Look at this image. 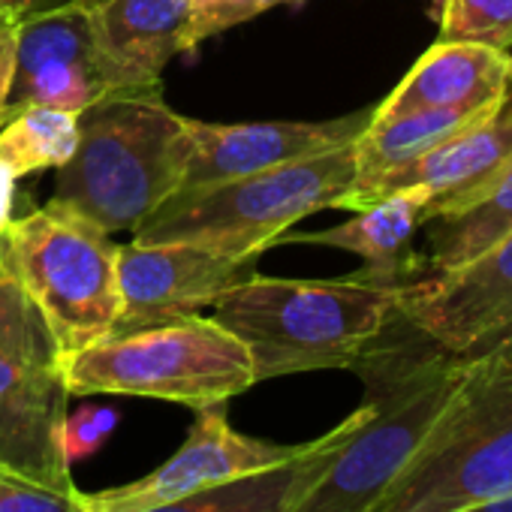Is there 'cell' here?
<instances>
[{
    "label": "cell",
    "instance_id": "ba28073f",
    "mask_svg": "<svg viewBox=\"0 0 512 512\" xmlns=\"http://www.w3.org/2000/svg\"><path fill=\"white\" fill-rule=\"evenodd\" d=\"M395 314L449 356L497 353L512 341V232L464 266L401 284Z\"/></svg>",
    "mask_w": 512,
    "mask_h": 512
},
{
    "label": "cell",
    "instance_id": "4dcf8cb0",
    "mask_svg": "<svg viewBox=\"0 0 512 512\" xmlns=\"http://www.w3.org/2000/svg\"><path fill=\"white\" fill-rule=\"evenodd\" d=\"M497 353H500V356H503V359H506V362L512 365V341H509V344H503V347H500Z\"/></svg>",
    "mask_w": 512,
    "mask_h": 512
},
{
    "label": "cell",
    "instance_id": "603a6c76",
    "mask_svg": "<svg viewBox=\"0 0 512 512\" xmlns=\"http://www.w3.org/2000/svg\"><path fill=\"white\" fill-rule=\"evenodd\" d=\"M440 40L509 49L512 46V0H443Z\"/></svg>",
    "mask_w": 512,
    "mask_h": 512
},
{
    "label": "cell",
    "instance_id": "8992f818",
    "mask_svg": "<svg viewBox=\"0 0 512 512\" xmlns=\"http://www.w3.org/2000/svg\"><path fill=\"white\" fill-rule=\"evenodd\" d=\"M70 395H133L193 410L247 392L253 362L214 317H184L151 329L109 335L55 359Z\"/></svg>",
    "mask_w": 512,
    "mask_h": 512
},
{
    "label": "cell",
    "instance_id": "9c48e42d",
    "mask_svg": "<svg viewBox=\"0 0 512 512\" xmlns=\"http://www.w3.org/2000/svg\"><path fill=\"white\" fill-rule=\"evenodd\" d=\"M308 443H269L260 437L241 434L226 419V404L196 410V422L187 440L151 473L106 491L85 494L82 512H142L266 467H278L296 458Z\"/></svg>",
    "mask_w": 512,
    "mask_h": 512
},
{
    "label": "cell",
    "instance_id": "2e32d148",
    "mask_svg": "<svg viewBox=\"0 0 512 512\" xmlns=\"http://www.w3.org/2000/svg\"><path fill=\"white\" fill-rule=\"evenodd\" d=\"M509 88L512 58L506 49L437 40L374 109V118L416 109H485L503 103Z\"/></svg>",
    "mask_w": 512,
    "mask_h": 512
},
{
    "label": "cell",
    "instance_id": "9a60e30c",
    "mask_svg": "<svg viewBox=\"0 0 512 512\" xmlns=\"http://www.w3.org/2000/svg\"><path fill=\"white\" fill-rule=\"evenodd\" d=\"M371 115L374 109L335 121H256V124L190 121L193 157L178 190L253 175L356 142L368 127Z\"/></svg>",
    "mask_w": 512,
    "mask_h": 512
},
{
    "label": "cell",
    "instance_id": "7a4b0ae2",
    "mask_svg": "<svg viewBox=\"0 0 512 512\" xmlns=\"http://www.w3.org/2000/svg\"><path fill=\"white\" fill-rule=\"evenodd\" d=\"M190 157V118L160 94L103 97L79 115V145L49 205L106 235L136 229L181 187Z\"/></svg>",
    "mask_w": 512,
    "mask_h": 512
},
{
    "label": "cell",
    "instance_id": "83f0119b",
    "mask_svg": "<svg viewBox=\"0 0 512 512\" xmlns=\"http://www.w3.org/2000/svg\"><path fill=\"white\" fill-rule=\"evenodd\" d=\"M13 202H16V172L0 157V238L13 226Z\"/></svg>",
    "mask_w": 512,
    "mask_h": 512
},
{
    "label": "cell",
    "instance_id": "5bb4252c",
    "mask_svg": "<svg viewBox=\"0 0 512 512\" xmlns=\"http://www.w3.org/2000/svg\"><path fill=\"white\" fill-rule=\"evenodd\" d=\"M106 97L94 67L88 10L76 0L19 19L10 112L49 106L82 115Z\"/></svg>",
    "mask_w": 512,
    "mask_h": 512
},
{
    "label": "cell",
    "instance_id": "ac0fdd59",
    "mask_svg": "<svg viewBox=\"0 0 512 512\" xmlns=\"http://www.w3.org/2000/svg\"><path fill=\"white\" fill-rule=\"evenodd\" d=\"M344 431H347V419L335 425L329 434L308 440V446L296 458L278 467H266L260 473H250L142 512H293L296 503L305 497V491L329 467L332 455L341 446Z\"/></svg>",
    "mask_w": 512,
    "mask_h": 512
},
{
    "label": "cell",
    "instance_id": "f1b7e54d",
    "mask_svg": "<svg viewBox=\"0 0 512 512\" xmlns=\"http://www.w3.org/2000/svg\"><path fill=\"white\" fill-rule=\"evenodd\" d=\"M58 4H67V0H0V16L19 22V19L31 16V13L49 10V7H58Z\"/></svg>",
    "mask_w": 512,
    "mask_h": 512
},
{
    "label": "cell",
    "instance_id": "3957f363",
    "mask_svg": "<svg viewBox=\"0 0 512 512\" xmlns=\"http://www.w3.org/2000/svg\"><path fill=\"white\" fill-rule=\"evenodd\" d=\"M398 287L353 278L290 281L250 275L211 308L253 362V380L356 368L395 317Z\"/></svg>",
    "mask_w": 512,
    "mask_h": 512
},
{
    "label": "cell",
    "instance_id": "44dd1931",
    "mask_svg": "<svg viewBox=\"0 0 512 512\" xmlns=\"http://www.w3.org/2000/svg\"><path fill=\"white\" fill-rule=\"evenodd\" d=\"M79 145V115L49 109V106H22L0 124V157L10 163L16 178L61 169Z\"/></svg>",
    "mask_w": 512,
    "mask_h": 512
},
{
    "label": "cell",
    "instance_id": "7402d4cb",
    "mask_svg": "<svg viewBox=\"0 0 512 512\" xmlns=\"http://www.w3.org/2000/svg\"><path fill=\"white\" fill-rule=\"evenodd\" d=\"M0 350H16L31 356H52V341L37 311L31 308L19 275L13 269V253L7 235L0 238Z\"/></svg>",
    "mask_w": 512,
    "mask_h": 512
},
{
    "label": "cell",
    "instance_id": "e0dca14e",
    "mask_svg": "<svg viewBox=\"0 0 512 512\" xmlns=\"http://www.w3.org/2000/svg\"><path fill=\"white\" fill-rule=\"evenodd\" d=\"M425 223H431L425 196L416 190H398L356 211V217L341 226L320 229V232L278 235L275 244L311 241V244L359 253L365 260V269L356 275L359 281L380 284V287H401L425 275V256L413 253V235Z\"/></svg>",
    "mask_w": 512,
    "mask_h": 512
},
{
    "label": "cell",
    "instance_id": "4fadbf2b",
    "mask_svg": "<svg viewBox=\"0 0 512 512\" xmlns=\"http://www.w3.org/2000/svg\"><path fill=\"white\" fill-rule=\"evenodd\" d=\"M193 0H100L88 10L94 67L112 94H160L166 64L190 52Z\"/></svg>",
    "mask_w": 512,
    "mask_h": 512
},
{
    "label": "cell",
    "instance_id": "1f68e13d",
    "mask_svg": "<svg viewBox=\"0 0 512 512\" xmlns=\"http://www.w3.org/2000/svg\"><path fill=\"white\" fill-rule=\"evenodd\" d=\"M76 4H82V7H85V10H91V7H94V4H100V0H76Z\"/></svg>",
    "mask_w": 512,
    "mask_h": 512
},
{
    "label": "cell",
    "instance_id": "d4e9b609",
    "mask_svg": "<svg viewBox=\"0 0 512 512\" xmlns=\"http://www.w3.org/2000/svg\"><path fill=\"white\" fill-rule=\"evenodd\" d=\"M0 512H82V491H58L0 473Z\"/></svg>",
    "mask_w": 512,
    "mask_h": 512
},
{
    "label": "cell",
    "instance_id": "6da1fadb",
    "mask_svg": "<svg viewBox=\"0 0 512 512\" xmlns=\"http://www.w3.org/2000/svg\"><path fill=\"white\" fill-rule=\"evenodd\" d=\"M467 365L470 359L449 356L425 338L419 347H386L380 335L356 362L368 395L347 416L338 452L293 512H371L419 449Z\"/></svg>",
    "mask_w": 512,
    "mask_h": 512
},
{
    "label": "cell",
    "instance_id": "52a82bcc",
    "mask_svg": "<svg viewBox=\"0 0 512 512\" xmlns=\"http://www.w3.org/2000/svg\"><path fill=\"white\" fill-rule=\"evenodd\" d=\"M19 284L49 332L55 359L112 335L118 320V244L88 220L43 205L13 220Z\"/></svg>",
    "mask_w": 512,
    "mask_h": 512
},
{
    "label": "cell",
    "instance_id": "d6986e66",
    "mask_svg": "<svg viewBox=\"0 0 512 512\" xmlns=\"http://www.w3.org/2000/svg\"><path fill=\"white\" fill-rule=\"evenodd\" d=\"M500 106V103H497ZM497 106L485 109H416L392 118H374L356 139V178L353 184H371L422 154L434 151L446 139L473 127Z\"/></svg>",
    "mask_w": 512,
    "mask_h": 512
},
{
    "label": "cell",
    "instance_id": "f546056e",
    "mask_svg": "<svg viewBox=\"0 0 512 512\" xmlns=\"http://www.w3.org/2000/svg\"><path fill=\"white\" fill-rule=\"evenodd\" d=\"M461 512H512V494H503V497H494V500H482V503L467 506Z\"/></svg>",
    "mask_w": 512,
    "mask_h": 512
},
{
    "label": "cell",
    "instance_id": "277c9868",
    "mask_svg": "<svg viewBox=\"0 0 512 512\" xmlns=\"http://www.w3.org/2000/svg\"><path fill=\"white\" fill-rule=\"evenodd\" d=\"M356 178V142L253 175L175 190L133 232L142 244H193L223 256H260L296 220L335 208Z\"/></svg>",
    "mask_w": 512,
    "mask_h": 512
},
{
    "label": "cell",
    "instance_id": "cb8c5ba5",
    "mask_svg": "<svg viewBox=\"0 0 512 512\" xmlns=\"http://www.w3.org/2000/svg\"><path fill=\"white\" fill-rule=\"evenodd\" d=\"M281 4H296V0H193L190 49H196L202 40H208L220 31L250 22L260 13H269Z\"/></svg>",
    "mask_w": 512,
    "mask_h": 512
},
{
    "label": "cell",
    "instance_id": "30bf717a",
    "mask_svg": "<svg viewBox=\"0 0 512 512\" xmlns=\"http://www.w3.org/2000/svg\"><path fill=\"white\" fill-rule=\"evenodd\" d=\"M253 266L256 256H223L181 241L118 244L121 308L112 335L193 317L247 281Z\"/></svg>",
    "mask_w": 512,
    "mask_h": 512
},
{
    "label": "cell",
    "instance_id": "7c38bea8",
    "mask_svg": "<svg viewBox=\"0 0 512 512\" xmlns=\"http://www.w3.org/2000/svg\"><path fill=\"white\" fill-rule=\"evenodd\" d=\"M509 163H512V88L491 115L461 130L458 136L446 139L443 145L422 154L419 160L371 184H350L344 196L335 202V208L362 211L398 190H416L425 196L431 220L449 217L482 199L485 190L503 175Z\"/></svg>",
    "mask_w": 512,
    "mask_h": 512
},
{
    "label": "cell",
    "instance_id": "5b68a950",
    "mask_svg": "<svg viewBox=\"0 0 512 512\" xmlns=\"http://www.w3.org/2000/svg\"><path fill=\"white\" fill-rule=\"evenodd\" d=\"M512 494V365L470 359L458 389L371 512H461Z\"/></svg>",
    "mask_w": 512,
    "mask_h": 512
},
{
    "label": "cell",
    "instance_id": "8fae6325",
    "mask_svg": "<svg viewBox=\"0 0 512 512\" xmlns=\"http://www.w3.org/2000/svg\"><path fill=\"white\" fill-rule=\"evenodd\" d=\"M70 398L52 356L0 350V473L76 491L67 452Z\"/></svg>",
    "mask_w": 512,
    "mask_h": 512
},
{
    "label": "cell",
    "instance_id": "ffe728a7",
    "mask_svg": "<svg viewBox=\"0 0 512 512\" xmlns=\"http://www.w3.org/2000/svg\"><path fill=\"white\" fill-rule=\"evenodd\" d=\"M506 232H512V163L470 208L437 217V229L431 235L434 247L431 256H425V275L470 263Z\"/></svg>",
    "mask_w": 512,
    "mask_h": 512
},
{
    "label": "cell",
    "instance_id": "4316f807",
    "mask_svg": "<svg viewBox=\"0 0 512 512\" xmlns=\"http://www.w3.org/2000/svg\"><path fill=\"white\" fill-rule=\"evenodd\" d=\"M115 416L103 413V410H88L79 416V425L67 422V452H88L91 446H97V440L112 428Z\"/></svg>",
    "mask_w": 512,
    "mask_h": 512
},
{
    "label": "cell",
    "instance_id": "484cf974",
    "mask_svg": "<svg viewBox=\"0 0 512 512\" xmlns=\"http://www.w3.org/2000/svg\"><path fill=\"white\" fill-rule=\"evenodd\" d=\"M16 37L19 22L0 16V124L10 115V91L16 79Z\"/></svg>",
    "mask_w": 512,
    "mask_h": 512
}]
</instances>
